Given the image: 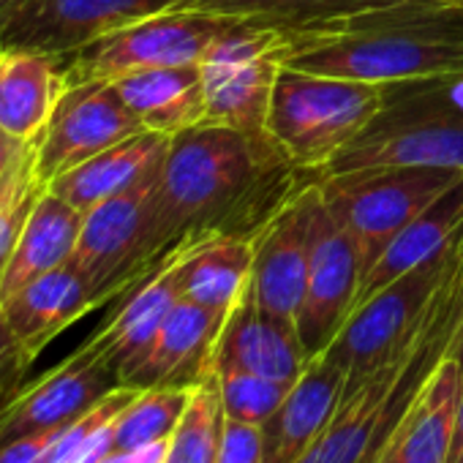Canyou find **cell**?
Returning a JSON list of instances; mask_svg holds the SVG:
<instances>
[{
  "label": "cell",
  "instance_id": "obj_6",
  "mask_svg": "<svg viewBox=\"0 0 463 463\" xmlns=\"http://www.w3.org/2000/svg\"><path fill=\"white\" fill-rule=\"evenodd\" d=\"M238 20L213 14L196 6L161 12L120 31H112L93 44L61 58L66 85L107 80L115 82L126 74L147 69H169L199 63L221 33Z\"/></svg>",
  "mask_w": 463,
  "mask_h": 463
},
{
  "label": "cell",
  "instance_id": "obj_3",
  "mask_svg": "<svg viewBox=\"0 0 463 463\" xmlns=\"http://www.w3.org/2000/svg\"><path fill=\"white\" fill-rule=\"evenodd\" d=\"M382 107L384 85L281 66L268 112V139L292 169L319 175Z\"/></svg>",
  "mask_w": 463,
  "mask_h": 463
},
{
  "label": "cell",
  "instance_id": "obj_13",
  "mask_svg": "<svg viewBox=\"0 0 463 463\" xmlns=\"http://www.w3.org/2000/svg\"><path fill=\"white\" fill-rule=\"evenodd\" d=\"M317 204V183H308L287 196L254 232L251 295L265 314L289 325L298 322L306 298Z\"/></svg>",
  "mask_w": 463,
  "mask_h": 463
},
{
  "label": "cell",
  "instance_id": "obj_10",
  "mask_svg": "<svg viewBox=\"0 0 463 463\" xmlns=\"http://www.w3.org/2000/svg\"><path fill=\"white\" fill-rule=\"evenodd\" d=\"M158 175L161 169L85 213L74 262L104 303L126 295L156 268L147 260V229Z\"/></svg>",
  "mask_w": 463,
  "mask_h": 463
},
{
  "label": "cell",
  "instance_id": "obj_29",
  "mask_svg": "<svg viewBox=\"0 0 463 463\" xmlns=\"http://www.w3.org/2000/svg\"><path fill=\"white\" fill-rule=\"evenodd\" d=\"M223 428V409L213 376L194 382L191 401L166 441L164 463H215Z\"/></svg>",
  "mask_w": 463,
  "mask_h": 463
},
{
  "label": "cell",
  "instance_id": "obj_36",
  "mask_svg": "<svg viewBox=\"0 0 463 463\" xmlns=\"http://www.w3.org/2000/svg\"><path fill=\"white\" fill-rule=\"evenodd\" d=\"M447 463H463V387H460V398H458V409H455V425H452Z\"/></svg>",
  "mask_w": 463,
  "mask_h": 463
},
{
  "label": "cell",
  "instance_id": "obj_25",
  "mask_svg": "<svg viewBox=\"0 0 463 463\" xmlns=\"http://www.w3.org/2000/svg\"><path fill=\"white\" fill-rule=\"evenodd\" d=\"M254 235H202L185 254L180 270L183 298L229 317L251 284Z\"/></svg>",
  "mask_w": 463,
  "mask_h": 463
},
{
  "label": "cell",
  "instance_id": "obj_8",
  "mask_svg": "<svg viewBox=\"0 0 463 463\" xmlns=\"http://www.w3.org/2000/svg\"><path fill=\"white\" fill-rule=\"evenodd\" d=\"M390 166L463 172V118L417 104H384L317 177Z\"/></svg>",
  "mask_w": 463,
  "mask_h": 463
},
{
  "label": "cell",
  "instance_id": "obj_41",
  "mask_svg": "<svg viewBox=\"0 0 463 463\" xmlns=\"http://www.w3.org/2000/svg\"><path fill=\"white\" fill-rule=\"evenodd\" d=\"M4 392H6V387H0V403H4L6 398H4Z\"/></svg>",
  "mask_w": 463,
  "mask_h": 463
},
{
  "label": "cell",
  "instance_id": "obj_27",
  "mask_svg": "<svg viewBox=\"0 0 463 463\" xmlns=\"http://www.w3.org/2000/svg\"><path fill=\"white\" fill-rule=\"evenodd\" d=\"M398 0H194L196 9L235 17L279 33H303Z\"/></svg>",
  "mask_w": 463,
  "mask_h": 463
},
{
  "label": "cell",
  "instance_id": "obj_24",
  "mask_svg": "<svg viewBox=\"0 0 463 463\" xmlns=\"http://www.w3.org/2000/svg\"><path fill=\"white\" fill-rule=\"evenodd\" d=\"M82 221L85 213L71 207L50 188L39 196L17 241V249L6 265V273L0 279V306L9 298H14L31 281L66 265L74 257Z\"/></svg>",
  "mask_w": 463,
  "mask_h": 463
},
{
  "label": "cell",
  "instance_id": "obj_19",
  "mask_svg": "<svg viewBox=\"0 0 463 463\" xmlns=\"http://www.w3.org/2000/svg\"><path fill=\"white\" fill-rule=\"evenodd\" d=\"M221 327L223 317L180 298L147 349L120 373V384L150 390L199 382Z\"/></svg>",
  "mask_w": 463,
  "mask_h": 463
},
{
  "label": "cell",
  "instance_id": "obj_2",
  "mask_svg": "<svg viewBox=\"0 0 463 463\" xmlns=\"http://www.w3.org/2000/svg\"><path fill=\"white\" fill-rule=\"evenodd\" d=\"M292 169L281 156L218 123H199L172 137L150 204L147 260L158 265L185 238L221 232L235 215H249L260 188L276 172Z\"/></svg>",
  "mask_w": 463,
  "mask_h": 463
},
{
  "label": "cell",
  "instance_id": "obj_1",
  "mask_svg": "<svg viewBox=\"0 0 463 463\" xmlns=\"http://www.w3.org/2000/svg\"><path fill=\"white\" fill-rule=\"evenodd\" d=\"M281 36L289 69L373 85L409 82L463 69V0H398Z\"/></svg>",
  "mask_w": 463,
  "mask_h": 463
},
{
  "label": "cell",
  "instance_id": "obj_20",
  "mask_svg": "<svg viewBox=\"0 0 463 463\" xmlns=\"http://www.w3.org/2000/svg\"><path fill=\"white\" fill-rule=\"evenodd\" d=\"M169 142L172 137L156 131L134 134L107 147L104 153L88 158L85 164L74 166L71 172L55 177L47 188L61 199H66L80 213H88L96 204L137 185L147 175L158 172L166 158Z\"/></svg>",
  "mask_w": 463,
  "mask_h": 463
},
{
  "label": "cell",
  "instance_id": "obj_15",
  "mask_svg": "<svg viewBox=\"0 0 463 463\" xmlns=\"http://www.w3.org/2000/svg\"><path fill=\"white\" fill-rule=\"evenodd\" d=\"M185 238L180 246H175L145 279H139L128 292L120 308L109 317V322L88 338V344L115 368L118 379L120 373L147 349L175 303L183 298L180 289V270L188 249L199 241Z\"/></svg>",
  "mask_w": 463,
  "mask_h": 463
},
{
  "label": "cell",
  "instance_id": "obj_16",
  "mask_svg": "<svg viewBox=\"0 0 463 463\" xmlns=\"http://www.w3.org/2000/svg\"><path fill=\"white\" fill-rule=\"evenodd\" d=\"M213 365H238L260 376L295 384L306 371L308 357L303 352L298 327L265 314L257 306L249 284L241 303L223 319L202 373Z\"/></svg>",
  "mask_w": 463,
  "mask_h": 463
},
{
  "label": "cell",
  "instance_id": "obj_39",
  "mask_svg": "<svg viewBox=\"0 0 463 463\" xmlns=\"http://www.w3.org/2000/svg\"><path fill=\"white\" fill-rule=\"evenodd\" d=\"M14 4H20V0H0V14H6Z\"/></svg>",
  "mask_w": 463,
  "mask_h": 463
},
{
  "label": "cell",
  "instance_id": "obj_23",
  "mask_svg": "<svg viewBox=\"0 0 463 463\" xmlns=\"http://www.w3.org/2000/svg\"><path fill=\"white\" fill-rule=\"evenodd\" d=\"M118 93L145 131L175 137L207 120V99L199 63L147 69L115 80Z\"/></svg>",
  "mask_w": 463,
  "mask_h": 463
},
{
  "label": "cell",
  "instance_id": "obj_26",
  "mask_svg": "<svg viewBox=\"0 0 463 463\" xmlns=\"http://www.w3.org/2000/svg\"><path fill=\"white\" fill-rule=\"evenodd\" d=\"M460 387L463 371L452 357H447L430 373L392 436L401 463H447Z\"/></svg>",
  "mask_w": 463,
  "mask_h": 463
},
{
  "label": "cell",
  "instance_id": "obj_33",
  "mask_svg": "<svg viewBox=\"0 0 463 463\" xmlns=\"http://www.w3.org/2000/svg\"><path fill=\"white\" fill-rule=\"evenodd\" d=\"M215 463H265L262 425L223 417Z\"/></svg>",
  "mask_w": 463,
  "mask_h": 463
},
{
  "label": "cell",
  "instance_id": "obj_31",
  "mask_svg": "<svg viewBox=\"0 0 463 463\" xmlns=\"http://www.w3.org/2000/svg\"><path fill=\"white\" fill-rule=\"evenodd\" d=\"M44 191L47 185L39 175L36 142H33L25 147V153L20 156L9 177L0 183V279H4L23 229Z\"/></svg>",
  "mask_w": 463,
  "mask_h": 463
},
{
  "label": "cell",
  "instance_id": "obj_12",
  "mask_svg": "<svg viewBox=\"0 0 463 463\" xmlns=\"http://www.w3.org/2000/svg\"><path fill=\"white\" fill-rule=\"evenodd\" d=\"M363 273L365 268H363L357 243L327 213L319 196L314 232H311L306 298L295 322L308 363L327 352V346L338 338L341 327L352 317L357 295H360Z\"/></svg>",
  "mask_w": 463,
  "mask_h": 463
},
{
  "label": "cell",
  "instance_id": "obj_9",
  "mask_svg": "<svg viewBox=\"0 0 463 463\" xmlns=\"http://www.w3.org/2000/svg\"><path fill=\"white\" fill-rule=\"evenodd\" d=\"M183 6L194 0H20L0 14V33L6 50L66 58L112 31Z\"/></svg>",
  "mask_w": 463,
  "mask_h": 463
},
{
  "label": "cell",
  "instance_id": "obj_11",
  "mask_svg": "<svg viewBox=\"0 0 463 463\" xmlns=\"http://www.w3.org/2000/svg\"><path fill=\"white\" fill-rule=\"evenodd\" d=\"M142 131L145 126L128 109L115 82L93 80L69 85L36 142L39 175L50 185L55 177Z\"/></svg>",
  "mask_w": 463,
  "mask_h": 463
},
{
  "label": "cell",
  "instance_id": "obj_14",
  "mask_svg": "<svg viewBox=\"0 0 463 463\" xmlns=\"http://www.w3.org/2000/svg\"><path fill=\"white\" fill-rule=\"evenodd\" d=\"M118 384L115 368L85 341L69 360L0 403V447L69 425Z\"/></svg>",
  "mask_w": 463,
  "mask_h": 463
},
{
  "label": "cell",
  "instance_id": "obj_21",
  "mask_svg": "<svg viewBox=\"0 0 463 463\" xmlns=\"http://www.w3.org/2000/svg\"><path fill=\"white\" fill-rule=\"evenodd\" d=\"M66 88L61 58L6 50L0 61V128L25 145L39 142Z\"/></svg>",
  "mask_w": 463,
  "mask_h": 463
},
{
  "label": "cell",
  "instance_id": "obj_38",
  "mask_svg": "<svg viewBox=\"0 0 463 463\" xmlns=\"http://www.w3.org/2000/svg\"><path fill=\"white\" fill-rule=\"evenodd\" d=\"M458 365H460V371H463V327H460V333H458V341H455V346H452V354H449Z\"/></svg>",
  "mask_w": 463,
  "mask_h": 463
},
{
  "label": "cell",
  "instance_id": "obj_4",
  "mask_svg": "<svg viewBox=\"0 0 463 463\" xmlns=\"http://www.w3.org/2000/svg\"><path fill=\"white\" fill-rule=\"evenodd\" d=\"M460 177L458 169L390 166L325 175L317 177V188L327 213L357 243L368 273L398 232Z\"/></svg>",
  "mask_w": 463,
  "mask_h": 463
},
{
  "label": "cell",
  "instance_id": "obj_18",
  "mask_svg": "<svg viewBox=\"0 0 463 463\" xmlns=\"http://www.w3.org/2000/svg\"><path fill=\"white\" fill-rule=\"evenodd\" d=\"M101 303V295L71 257L66 265L23 287L0 308H4L23 346L25 360L33 363L52 338H58L66 327H71Z\"/></svg>",
  "mask_w": 463,
  "mask_h": 463
},
{
  "label": "cell",
  "instance_id": "obj_32",
  "mask_svg": "<svg viewBox=\"0 0 463 463\" xmlns=\"http://www.w3.org/2000/svg\"><path fill=\"white\" fill-rule=\"evenodd\" d=\"M384 104H417L463 118V69L384 85Z\"/></svg>",
  "mask_w": 463,
  "mask_h": 463
},
{
  "label": "cell",
  "instance_id": "obj_28",
  "mask_svg": "<svg viewBox=\"0 0 463 463\" xmlns=\"http://www.w3.org/2000/svg\"><path fill=\"white\" fill-rule=\"evenodd\" d=\"M191 390L194 384H166V387L139 390L134 401L112 422L115 452H128L147 444L169 441L180 417L185 414Z\"/></svg>",
  "mask_w": 463,
  "mask_h": 463
},
{
  "label": "cell",
  "instance_id": "obj_35",
  "mask_svg": "<svg viewBox=\"0 0 463 463\" xmlns=\"http://www.w3.org/2000/svg\"><path fill=\"white\" fill-rule=\"evenodd\" d=\"M25 147H28L25 142H20L17 137H12L9 131L0 128V183L9 177V172L14 169V164L20 161Z\"/></svg>",
  "mask_w": 463,
  "mask_h": 463
},
{
  "label": "cell",
  "instance_id": "obj_7",
  "mask_svg": "<svg viewBox=\"0 0 463 463\" xmlns=\"http://www.w3.org/2000/svg\"><path fill=\"white\" fill-rule=\"evenodd\" d=\"M455 243L444 254L403 273L352 311L338 338L325 352L330 360L346 368V387H354L371 376L411 335L449 268Z\"/></svg>",
  "mask_w": 463,
  "mask_h": 463
},
{
  "label": "cell",
  "instance_id": "obj_34",
  "mask_svg": "<svg viewBox=\"0 0 463 463\" xmlns=\"http://www.w3.org/2000/svg\"><path fill=\"white\" fill-rule=\"evenodd\" d=\"M31 363L25 360L23 354V346L4 314V308H0V387H9Z\"/></svg>",
  "mask_w": 463,
  "mask_h": 463
},
{
  "label": "cell",
  "instance_id": "obj_22",
  "mask_svg": "<svg viewBox=\"0 0 463 463\" xmlns=\"http://www.w3.org/2000/svg\"><path fill=\"white\" fill-rule=\"evenodd\" d=\"M460 229H463V177L455 180L439 199H433L390 241L382 257L363 276L354 308L368 298H373L387 284H392L395 279H401L403 273L444 254L455 243Z\"/></svg>",
  "mask_w": 463,
  "mask_h": 463
},
{
  "label": "cell",
  "instance_id": "obj_5",
  "mask_svg": "<svg viewBox=\"0 0 463 463\" xmlns=\"http://www.w3.org/2000/svg\"><path fill=\"white\" fill-rule=\"evenodd\" d=\"M284 36L270 28H260L238 20L215 39L207 55L199 61L207 120L251 139L260 150L281 156L268 139V112L281 61Z\"/></svg>",
  "mask_w": 463,
  "mask_h": 463
},
{
  "label": "cell",
  "instance_id": "obj_40",
  "mask_svg": "<svg viewBox=\"0 0 463 463\" xmlns=\"http://www.w3.org/2000/svg\"><path fill=\"white\" fill-rule=\"evenodd\" d=\"M4 55H6V44H4V33H0V61H4Z\"/></svg>",
  "mask_w": 463,
  "mask_h": 463
},
{
  "label": "cell",
  "instance_id": "obj_30",
  "mask_svg": "<svg viewBox=\"0 0 463 463\" xmlns=\"http://www.w3.org/2000/svg\"><path fill=\"white\" fill-rule=\"evenodd\" d=\"M202 376H213L221 398L223 417L262 425L287 398L292 384L260 376L238 365H213Z\"/></svg>",
  "mask_w": 463,
  "mask_h": 463
},
{
  "label": "cell",
  "instance_id": "obj_17",
  "mask_svg": "<svg viewBox=\"0 0 463 463\" xmlns=\"http://www.w3.org/2000/svg\"><path fill=\"white\" fill-rule=\"evenodd\" d=\"M346 390V368L327 354L314 357L281 406L262 422L265 463H298L330 425Z\"/></svg>",
  "mask_w": 463,
  "mask_h": 463
},
{
  "label": "cell",
  "instance_id": "obj_37",
  "mask_svg": "<svg viewBox=\"0 0 463 463\" xmlns=\"http://www.w3.org/2000/svg\"><path fill=\"white\" fill-rule=\"evenodd\" d=\"M376 463H401L395 441H390V444H387V449H384V452L379 455V460H376Z\"/></svg>",
  "mask_w": 463,
  "mask_h": 463
}]
</instances>
